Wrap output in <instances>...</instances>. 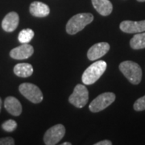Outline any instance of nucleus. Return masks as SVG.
Returning a JSON list of instances; mask_svg holds the SVG:
<instances>
[{
    "label": "nucleus",
    "mask_w": 145,
    "mask_h": 145,
    "mask_svg": "<svg viewBox=\"0 0 145 145\" xmlns=\"http://www.w3.org/2000/svg\"><path fill=\"white\" fill-rule=\"evenodd\" d=\"M110 50V44L106 42H100L98 44H93L89 49L87 52V57L89 61H96L102 57H103L105 54H106Z\"/></svg>",
    "instance_id": "obj_8"
},
{
    "label": "nucleus",
    "mask_w": 145,
    "mask_h": 145,
    "mask_svg": "<svg viewBox=\"0 0 145 145\" xmlns=\"http://www.w3.org/2000/svg\"><path fill=\"white\" fill-rule=\"evenodd\" d=\"M16 127H17V123L13 119L7 120L2 124V128L7 132L14 131L16 129Z\"/></svg>",
    "instance_id": "obj_18"
},
{
    "label": "nucleus",
    "mask_w": 145,
    "mask_h": 145,
    "mask_svg": "<svg viewBox=\"0 0 145 145\" xmlns=\"http://www.w3.org/2000/svg\"><path fill=\"white\" fill-rule=\"evenodd\" d=\"M15 140L11 137H5L0 139V145H14Z\"/></svg>",
    "instance_id": "obj_20"
},
{
    "label": "nucleus",
    "mask_w": 145,
    "mask_h": 145,
    "mask_svg": "<svg viewBox=\"0 0 145 145\" xmlns=\"http://www.w3.org/2000/svg\"><path fill=\"white\" fill-rule=\"evenodd\" d=\"M95 10L103 16H109L113 10V5L109 0H91Z\"/></svg>",
    "instance_id": "obj_14"
},
{
    "label": "nucleus",
    "mask_w": 145,
    "mask_h": 145,
    "mask_svg": "<svg viewBox=\"0 0 145 145\" xmlns=\"http://www.w3.org/2000/svg\"><path fill=\"white\" fill-rule=\"evenodd\" d=\"M20 93L33 103H40L44 99L41 90L32 83H23L19 87Z\"/></svg>",
    "instance_id": "obj_5"
},
{
    "label": "nucleus",
    "mask_w": 145,
    "mask_h": 145,
    "mask_svg": "<svg viewBox=\"0 0 145 145\" xmlns=\"http://www.w3.org/2000/svg\"><path fill=\"white\" fill-rule=\"evenodd\" d=\"M65 134V128L62 124H57L50 127L44 136V141L46 145H55L62 140Z\"/></svg>",
    "instance_id": "obj_7"
},
{
    "label": "nucleus",
    "mask_w": 145,
    "mask_h": 145,
    "mask_svg": "<svg viewBox=\"0 0 145 145\" xmlns=\"http://www.w3.org/2000/svg\"><path fill=\"white\" fill-rule=\"evenodd\" d=\"M130 45L133 49H142L145 48V32L137 33L130 40Z\"/></svg>",
    "instance_id": "obj_16"
},
{
    "label": "nucleus",
    "mask_w": 145,
    "mask_h": 145,
    "mask_svg": "<svg viewBox=\"0 0 145 145\" xmlns=\"http://www.w3.org/2000/svg\"><path fill=\"white\" fill-rule=\"evenodd\" d=\"M134 110L136 111H142L145 110V95L137 99L134 103Z\"/></svg>",
    "instance_id": "obj_19"
},
{
    "label": "nucleus",
    "mask_w": 145,
    "mask_h": 145,
    "mask_svg": "<svg viewBox=\"0 0 145 145\" xmlns=\"http://www.w3.org/2000/svg\"><path fill=\"white\" fill-rule=\"evenodd\" d=\"M112 144V142L110 141V140H102L100 142H98L96 143L95 145H111Z\"/></svg>",
    "instance_id": "obj_21"
},
{
    "label": "nucleus",
    "mask_w": 145,
    "mask_h": 145,
    "mask_svg": "<svg viewBox=\"0 0 145 145\" xmlns=\"http://www.w3.org/2000/svg\"><path fill=\"white\" fill-rule=\"evenodd\" d=\"M29 10H30V13L32 16L35 17H39V18L46 17L50 13V9H49L48 6L46 5L44 3L37 2V1L31 3Z\"/></svg>",
    "instance_id": "obj_13"
},
{
    "label": "nucleus",
    "mask_w": 145,
    "mask_h": 145,
    "mask_svg": "<svg viewBox=\"0 0 145 145\" xmlns=\"http://www.w3.org/2000/svg\"><path fill=\"white\" fill-rule=\"evenodd\" d=\"M106 63L104 61H98L90 65L83 72L82 82L85 85H92L102 77L106 69Z\"/></svg>",
    "instance_id": "obj_2"
},
{
    "label": "nucleus",
    "mask_w": 145,
    "mask_h": 145,
    "mask_svg": "<svg viewBox=\"0 0 145 145\" xmlns=\"http://www.w3.org/2000/svg\"><path fill=\"white\" fill-rule=\"evenodd\" d=\"M138 2H145V0H137Z\"/></svg>",
    "instance_id": "obj_24"
},
{
    "label": "nucleus",
    "mask_w": 145,
    "mask_h": 145,
    "mask_svg": "<svg viewBox=\"0 0 145 145\" xmlns=\"http://www.w3.org/2000/svg\"><path fill=\"white\" fill-rule=\"evenodd\" d=\"M88 99L89 92L87 88L82 84H78L69 96V102L78 108H82L86 105Z\"/></svg>",
    "instance_id": "obj_4"
},
{
    "label": "nucleus",
    "mask_w": 145,
    "mask_h": 145,
    "mask_svg": "<svg viewBox=\"0 0 145 145\" xmlns=\"http://www.w3.org/2000/svg\"><path fill=\"white\" fill-rule=\"evenodd\" d=\"M115 100V94L111 92H106L99 95L89 104V108L92 112H99L108 107Z\"/></svg>",
    "instance_id": "obj_6"
},
{
    "label": "nucleus",
    "mask_w": 145,
    "mask_h": 145,
    "mask_svg": "<svg viewBox=\"0 0 145 145\" xmlns=\"http://www.w3.org/2000/svg\"><path fill=\"white\" fill-rule=\"evenodd\" d=\"M120 29L126 33H139L145 31V20H125L120 24Z\"/></svg>",
    "instance_id": "obj_10"
},
{
    "label": "nucleus",
    "mask_w": 145,
    "mask_h": 145,
    "mask_svg": "<svg viewBox=\"0 0 145 145\" xmlns=\"http://www.w3.org/2000/svg\"><path fill=\"white\" fill-rule=\"evenodd\" d=\"M119 69L130 82L137 85L142 79V69L137 63L126 61L119 65Z\"/></svg>",
    "instance_id": "obj_3"
},
{
    "label": "nucleus",
    "mask_w": 145,
    "mask_h": 145,
    "mask_svg": "<svg viewBox=\"0 0 145 145\" xmlns=\"http://www.w3.org/2000/svg\"><path fill=\"white\" fill-rule=\"evenodd\" d=\"M4 107L7 111L14 116H19L22 113V106L20 101L15 97H7L4 101Z\"/></svg>",
    "instance_id": "obj_12"
},
{
    "label": "nucleus",
    "mask_w": 145,
    "mask_h": 145,
    "mask_svg": "<svg viewBox=\"0 0 145 145\" xmlns=\"http://www.w3.org/2000/svg\"><path fill=\"white\" fill-rule=\"evenodd\" d=\"M63 145H71L72 144L71 143H69V142H65V143H63Z\"/></svg>",
    "instance_id": "obj_22"
},
{
    "label": "nucleus",
    "mask_w": 145,
    "mask_h": 145,
    "mask_svg": "<svg viewBox=\"0 0 145 145\" xmlns=\"http://www.w3.org/2000/svg\"><path fill=\"white\" fill-rule=\"evenodd\" d=\"M34 52L33 47L29 44H22V45L13 48L10 52L11 58L16 60H25L31 57Z\"/></svg>",
    "instance_id": "obj_9"
},
{
    "label": "nucleus",
    "mask_w": 145,
    "mask_h": 145,
    "mask_svg": "<svg viewBox=\"0 0 145 145\" xmlns=\"http://www.w3.org/2000/svg\"><path fill=\"white\" fill-rule=\"evenodd\" d=\"M1 109H2V99H0V111H1Z\"/></svg>",
    "instance_id": "obj_23"
},
{
    "label": "nucleus",
    "mask_w": 145,
    "mask_h": 145,
    "mask_svg": "<svg viewBox=\"0 0 145 145\" xmlns=\"http://www.w3.org/2000/svg\"><path fill=\"white\" fill-rule=\"evenodd\" d=\"M34 37V31L30 28L24 29L20 32L18 40L21 44H28Z\"/></svg>",
    "instance_id": "obj_17"
},
{
    "label": "nucleus",
    "mask_w": 145,
    "mask_h": 145,
    "mask_svg": "<svg viewBox=\"0 0 145 145\" xmlns=\"http://www.w3.org/2000/svg\"><path fill=\"white\" fill-rule=\"evenodd\" d=\"M14 72L20 78H28L33 73V67L28 63H20L14 67Z\"/></svg>",
    "instance_id": "obj_15"
},
{
    "label": "nucleus",
    "mask_w": 145,
    "mask_h": 145,
    "mask_svg": "<svg viewBox=\"0 0 145 145\" xmlns=\"http://www.w3.org/2000/svg\"><path fill=\"white\" fill-rule=\"evenodd\" d=\"M19 22H20L19 15L15 11H12L8 13L3 20L2 27L7 32H12L17 28L19 25Z\"/></svg>",
    "instance_id": "obj_11"
},
{
    "label": "nucleus",
    "mask_w": 145,
    "mask_h": 145,
    "mask_svg": "<svg viewBox=\"0 0 145 145\" xmlns=\"http://www.w3.org/2000/svg\"><path fill=\"white\" fill-rule=\"evenodd\" d=\"M93 20V16L90 13H79L68 21L66 24V31L70 35L77 34L84 29L86 26Z\"/></svg>",
    "instance_id": "obj_1"
}]
</instances>
